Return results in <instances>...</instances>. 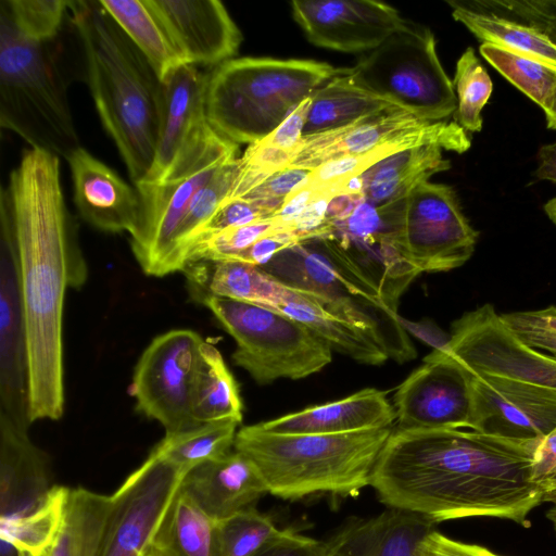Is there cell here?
<instances>
[{
	"label": "cell",
	"mask_w": 556,
	"mask_h": 556,
	"mask_svg": "<svg viewBox=\"0 0 556 556\" xmlns=\"http://www.w3.org/2000/svg\"><path fill=\"white\" fill-rule=\"evenodd\" d=\"M540 438L471 429L392 430L370 485L389 508L441 522L467 517L508 519L529 527L544 502L533 478Z\"/></svg>",
	"instance_id": "cell-1"
},
{
	"label": "cell",
	"mask_w": 556,
	"mask_h": 556,
	"mask_svg": "<svg viewBox=\"0 0 556 556\" xmlns=\"http://www.w3.org/2000/svg\"><path fill=\"white\" fill-rule=\"evenodd\" d=\"M22 290L30 424L64 413L63 309L67 289L88 277L75 223L61 185L60 157L23 152L7 187Z\"/></svg>",
	"instance_id": "cell-2"
},
{
	"label": "cell",
	"mask_w": 556,
	"mask_h": 556,
	"mask_svg": "<svg viewBox=\"0 0 556 556\" xmlns=\"http://www.w3.org/2000/svg\"><path fill=\"white\" fill-rule=\"evenodd\" d=\"M68 10L97 112L137 185L154 162L163 83L100 0L70 1Z\"/></svg>",
	"instance_id": "cell-3"
},
{
	"label": "cell",
	"mask_w": 556,
	"mask_h": 556,
	"mask_svg": "<svg viewBox=\"0 0 556 556\" xmlns=\"http://www.w3.org/2000/svg\"><path fill=\"white\" fill-rule=\"evenodd\" d=\"M432 353L460 366L476 394L501 402L511 432L542 438L556 430V358L520 341L493 305L454 320L448 343Z\"/></svg>",
	"instance_id": "cell-4"
},
{
	"label": "cell",
	"mask_w": 556,
	"mask_h": 556,
	"mask_svg": "<svg viewBox=\"0 0 556 556\" xmlns=\"http://www.w3.org/2000/svg\"><path fill=\"white\" fill-rule=\"evenodd\" d=\"M391 428L341 434H277L255 425L238 430L233 447L260 471L267 492L285 500L317 493L355 496L370 485Z\"/></svg>",
	"instance_id": "cell-5"
},
{
	"label": "cell",
	"mask_w": 556,
	"mask_h": 556,
	"mask_svg": "<svg viewBox=\"0 0 556 556\" xmlns=\"http://www.w3.org/2000/svg\"><path fill=\"white\" fill-rule=\"evenodd\" d=\"M348 68L313 60L239 58L208 73L206 119L235 143L274 131L305 99Z\"/></svg>",
	"instance_id": "cell-6"
},
{
	"label": "cell",
	"mask_w": 556,
	"mask_h": 556,
	"mask_svg": "<svg viewBox=\"0 0 556 556\" xmlns=\"http://www.w3.org/2000/svg\"><path fill=\"white\" fill-rule=\"evenodd\" d=\"M53 41V40H52ZM52 41L23 37L0 4V124L30 148L66 157L80 147Z\"/></svg>",
	"instance_id": "cell-7"
},
{
	"label": "cell",
	"mask_w": 556,
	"mask_h": 556,
	"mask_svg": "<svg viewBox=\"0 0 556 556\" xmlns=\"http://www.w3.org/2000/svg\"><path fill=\"white\" fill-rule=\"evenodd\" d=\"M405 199L377 205L358 193L333 198L326 232L316 238L334 264L397 313L402 293L419 274L397 244Z\"/></svg>",
	"instance_id": "cell-8"
},
{
	"label": "cell",
	"mask_w": 556,
	"mask_h": 556,
	"mask_svg": "<svg viewBox=\"0 0 556 556\" xmlns=\"http://www.w3.org/2000/svg\"><path fill=\"white\" fill-rule=\"evenodd\" d=\"M345 76L357 88L420 121H445L457 109L453 81L439 60L432 31L407 20Z\"/></svg>",
	"instance_id": "cell-9"
},
{
	"label": "cell",
	"mask_w": 556,
	"mask_h": 556,
	"mask_svg": "<svg viewBox=\"0 0 556 556\" xmlns=\"http://www.w3.org/2000/svg\"><path fill=\"white\" fill-rule=\"evenodd\" d=\"M199 302L236 341L233 364L258 384L308 377L332 359L325 341L277 309L213 295Z\"/></svg>",
	"instance_id": "cell-10"
},
{
	"label": "cell",
	"mask_w": 556,
	"mask_h": 556,
	"mask_svg": "<svg viewBox=\"0 0 556 556\" xmlns=\"http://www.w3.org/2000/svg\"><path fill=\"white\" fill-rule=\"evenodd\" d=\"M238 157L239 144L207 123L162 180L135 186L141 201V219L130 245L148 276H166L176 232L193 198L223 166Z\"/></svg>",
	"instance_id": "cell-11"
},
{
	"label": "cell",
	"mask_w": 556,
	"mask_h": 556,
	"mask_svg": "<svg viewBox=\"0 0 556 556\" xmlns=\"http://www.w3.org/2000/svg\"><path fill=\"white\" fill-rule=\"evenodd\" d=\"M288 285V295L277 311L305 325L331 350L374 366L389 357L399 363L416 357L404 329L390 325L351 298Z\"/></svg>",
	"instance_id": "cell-12"
},
{
	"label": "cell",
	"mask_w": 556,
	"mask_h": 556,
	"mask_svg": "<svg viewBox=\"0 0 556 556\" xmlns=\"http://www.w3.org/2000/svg\"><path fill=\"white\" fill-rule=\"evenodd\" d=\"M478 237L451 186L426 181L405 198L397 244L418 274L463 266L472 256Z\"/></svg>",
	"instance_id": "cell-13"
},
{
	"label": "cell",
	"mask_w": 556,
	"mask_h": 556,
	"mask_svg": "<svg viewBox=\"0 0 556 556\" xmlns=\"http://www.w3.org/2000/svg\"><path fill=\"white\" fill-rule=\"evenodd\" d=\"M204 340L190 329H173L155 337L139 357L129 393L136 409L159 421L165 433L190 428L192 390Z\"/></svg>",
	"instance_id": "cell-14"
},
{
	"label": "cell",
	"mask_w": 556,
	"mask_h": 556,
	"mask_svg": "<svg viewBox=\"0 0 556 556\" xmlns=\"http://www.w3.org/2000/svg\"><path fill=\"white\" fill-rule=\"evenodd\" d=\"M393 402L400 429L484 431L468 375L432 352L399 386Z\"/></svg>",
	"instance_id": "cell-15"
},
{
	"label": "cell",
	"mask_w": 556,
	"mask_h": 556,
	"mask_svg": "<svg viewBox=\"0 0 556 556\" xmlns=\"http://www.w3.org/2000/svg\"><path fill=\"white\" fill-rule=\"evenodd\" d=\"M186 473L152 450L112 494L101 556H143Z\"/></svg>",
	"instance_id": "cell-16"
},
{
	"label": "cell",
	"mask_w": 556,
	"mask_h": 556,
	"mask_svg": "<svg viewBox=\"0 0 556 556\" xmlns=\"http://www.w3.org/2000/svg\"><path fill=\"white\" fill-rule=\"evenodd\" d=\"M0 414L28 427V359L10 198L0 199Z\"/></svg>",
	"instance_id": "cell-17"
},
{
	"label": "cell",
	"mask_w": 556,
	"mask_h": 556,
	"mask_svg": "<svg viewBox=\"0 0 556 556\" xmlns=\"http://www.w3.org/2000/svg\"><path fill=\"white\" fill-rule=\"evenodd\" d=\"M291 10L309 42L346 53L377 48L405 22L395 8L372 0L292 1Z\"/></svg>",
	"instance_id": "cell-18"
},
{
	"label": "cell",
	"mask_w": 556,
	"mask_h": 556,
	"mask_svg": "<svg viewBox=\"0 0 556 556\" xmlns=\"http://www.w3.org/2000/svg\"><path fill=\"white\" fill-rule=\"evenodd\" d=\"M188 64L214 66L233 59L242 34L218 0H149Z\"/></svg>",
	"instance_id": "cell-19"
},
{
	"label": "cell",
	"mask_w": 556,
	"mask_h": 556,
	"mask_svg": "<svg viewBox=\"0 0 556 556\" xmlns=\"http://www.w3.org/2000/svg\"><path fill=\"white\" fill-rule=\"evenodd\" d=\"M66 161L71 168L74 201L80 216L106 232L138 231L141 201L137 188L81 146Z\"/></svg>",
	"instance_id": "cell-20"
},
{
	"label": "cell",
	"mask_w": 556,
	"mask_h": 556,
	"mask_svg": "<svg viewBox=\"0 0 556 556\" xmlns=\"http://www.w3.org/2000/svg\"><path fill=\"white\" fill-rule=\"evenodd\" d=\"M207 81L208 73L192 64L181 65L163 81V109L154 162L139 184L162 180L205 127Z\"/></svg>",
	"instance_id": "cell-21"
},
{
	"label": "cell",
	"mask_w": 556,
	"mask_h": 556,
	"mask_svg": "<svg viewBox=\"0 0 556 556\" xmlns=\"http://www.w3.org/2000/svg\"><path fill=\"white\" fill-rule=\"evenodd\" d=\"M438 146L446 151L466 152L471 141L468 132L454 121L422 124L361 154L328 161L311 170L305 186L319 198L331 201L342 195L349 181L361 177L380 161L401 151L421 147Z\"/></svg>",
	"instance_id": "cell-22"
},
{
	"label": "cell",
	"mask_w": 556,
	"mask_h": 556,
	"mask_svg": "<svg viewBox=\"0 0 556 556\" xmlns=\"http://www.w3.org/2000/svg\"><path fill=\"white\" fill-rule=\"evenodd\" d=\"M52 486L49 458L28 428L0 414V518L36 509Z\"/></svg>",
	"instance_id": "cell-23"
},
{
	"label": "cell",
	"mask_w": 556,
	"mask_h": 556,
	"mask_svg": "<svg viewBox=\"0 0 556 556\" xmlns=\"http://www.w3.org/2000/svg\"><path fill=\"white\" fill-rule=\"evenodd\" d=\"M180 489L216 521L253 507L268 493L256 466L236 450L190 469Z\"/></svg>",
	"instance_id": "cell-24"
},
{
	"label": "cell",
	"mask_w": 556,
	"mask_h": 556,
	"mask_svg": "<svg viewBox=\"0 0 556 556\" xmlns=\"http://www.w3.org/2000/svg\"><path fill=\"white\" fill-rule=\"evenodd\" d=\"M395 419V409L386 393L367 388L255 426L277 434H341L390 428Z\"/></svg>",
	"instance_id": "cell-25"
},
{
	"label": "cell",
	"mask_w": 556,
	"mask_h": 556,
	"mask_svg": "<svg viewBox=\"0 0 556 556\" xmlns=\"http://www.w3.org/2000/svg\"><path fill=\"white\" fill-rule=\"evenodd\" d=\"M433 526L425 516L390 508L345 522L321 541L317 556H415L418 543Z\"/></svg>",
	"instance_id": "cell-26"
},
{
	"label": "cell",
	"mask_w": 556,
	"mask_h": 556,
	"mask_svg": "<svg viewBox=\"0 0 556 556\" xmlns=\"http://www.w3.org/2000/svg\"><path fill=\"white\" fill-rule=\"evenodd\" d=\"M194 300L213 295L277 309L289 285L260 266L237 261H198L181 270Z\"/></svg>",
	"instance_id": "cell-27"
},
{
	"label": "cell",
	"mask_w": 556,
	"mask_h": 556,
	"mask_svg": "<svg viewBox=\"0 0 556 556\" xmlns=\"http://www.w3.org/2000/svg\"><path fill=\"white\" fill-rule=\"evenodd\" d=\"M426 123L431 122L420 121L405 111L393 109L336 130L303 136L301 150L291 166L312 170L328 161L369 151Z\"/></svg>",
	"instance_id": "cell-28"
},
{
	"label": "cell",
	"mask_w": 556,
	"mask_h": 556,
	"mask_svg": "<svg viewBox=\"0 0 556 556\" xmlns=\"http://www.w3.org/2000/svg\"><path fill=\"white\" fill-rule=\"evenodd\" d=\"M438 146H421L395 153L365 172L358 180V194L377 204L404 200L434 174L451 168Z\"/></svg>",
	"instance_id": "cell-29"
},
{
	"label": "cell",
	"mask_w": 556,
	"mask_h": 556,
	"mask_svg": "<svg viewBox=\"0 0 556 556\" xmlns=\"http://www.w3.org/2000/svg\"><path fill=\"white\" fill-rule=\"evenodd\" d=\"M147 552L154 556H220L217 521L179 486Z\"/></svg>",
	"instance_id": "cell-30"
},
{
	"label": "cell",
	"mask_w": 556,
	"mask_h": 556,
	"mask_svg": "<svg viewBox=\"0 0 556 556\" xmlns=\"http://www.w3.org/2000/svg\"><path fill=\"white\" fill-rule=\"evenodd\" d=\"M101 5L144 55L163 83L188 64L149 0H100Z\"/></svg>",
	"instance_id": "cell-31"
},
{
	"label": "cell",
	"mask_w": 556,
	"mask_h": 556,
	"mask_svg": "<svg viewBox=\"0 0 556 556\" xmlns=\"http://www.w3.org/2000/svg\"><path fill=\"white\" fill-rule=\"evenodd\" d=\"M112 507V495L71 489L64 521L49 556H101Z\"/></svg>",
	"instance_id": "cell-32"
},
{
	"label": "cell",
	"mask_w": 556,
	"mask_h": 556,
	"mask_svg": "<svg viewBox=\"0 0 556 556\" xmlns=\"http://www.w3.org/2000/svg\"><path fill=\"white\" fill-rule=\"evenodd\" d=\"M455 21L465 25L483 43L498 46L556 67V43L541 30L496 14L480 11L463 1H447Z\"/></svg>",
	"instance_id": "cell-33"
},
{
	"label": "cell",
	"mask_w": 556,
	"mask_h": 556,
	"mask_svg": "<svg viewBox=\"0 0 556 556\" xmlns=\"http://www.w3.org/2000/svg\"><path fill=\"white\" fill-rule=\"evenodd\" d=\"M192 417L195 422L224 419L242 421V401L238 384L219 350L203 341L192 390Z\"/></svg>",
	"instance_id": "cell-34"
},
{
	"label": "cell",
	"mask_w": 556,
	"mask_h": 556,
	"mask_svg": "<svg viewBox=\"0 0 556 556\" xmlns=\"http://www.w3.org/2000/svg\"><path fill=\"white\" fill-rule=\"evenodd\" d=\"M346 73L333 77L311 96L304 136L336 130L358 119L396 109L354 86L345 76Z\"/></svg>",
	"instance_id": "cell-35"
},
{
	"label": "cell",
	"mask_w": 556,
	"mask_h": 556,
	"mask_svg": "<svg viewBox=\"0 0 556 556\" xmlns=\"http://www.w3.org/2000/svg\"><path fill=\"white\" fill-rule=\"evenodd\" d=\"M71 489L53 485L36 509L0 518V539L27 556H49L61 531Z\"/></svg>",
	"instance_id": "cell-36"
},
{
	"label": "cell",
	"mask_w": 556,
	"mask_h": 556,
	"mask_svg": "<svg viewBox=\"0 0 556 556\" xmlns=\"http://www.w3.org/2000/svg\"><path fill=\"white\" fill-rule=\"evenodd\" d=\"M239 424L235 419H224L165 433L153 451L188 472L200 464L229 453L233 447Z\"/></svg>",
	"instance_id": "cell-37"
},
{
	"label": "cell",
	"mask_w": 556,
	"mask_h": 556,
	"mask_svg": "<svg viewBox=\"0 0 556 556\" xmlns=\"http://www.w3.org/2000/svg\"><path fill=\"white\" fill-rule=\"evenodd\" d=\"M239 157L223 166L193 198L176 232L166 275L181 271L193 239L227 200L238 173Z\"/></svg>",
	"instance_id": "cell-38"
},
{
	"label": "cell",
	"mask_w": 556,
	"mask_h": 556,
	"mask_svg": "<svg viewBox=\"0 0 556 556\" xmlns=\"http://www.w3.org/2000/svg\"><path fill=\"white\" fill-rule=\"evenodd\" d=\"M481 55L546 112L556 94V67L508 49L482 43Z\"/></svg>",
	"instance_id": "cell-39"
},
{
	"label": "cell",
	"mask_w": 556,
	"mask_h": 556,
	"mask_svg": "<svg viewBox=\"0 0 556 556\" xmlns=\"http://www.w3.org/2000/svg\"><path fill=\"white\" fill-rule=\"evenodd\" d=\"M453 87L457 99L454 122L467 132L480 131L481 111L491 97L493 84L471 47L456 63Z\"/></svg>",
	"instance_id": "cell-40"
},
{
	"label": "cell",
	"mask_w": 556,
	"mask_h": 556,
	"mask_svg": "<svg viewBox=\"0 0 556 556\" xmlns=\"http://www.w3.org/2000/svg\"><path fill=\"white\" fill-rule=\"evenodd\" d=\"M217 530L220 556H252L286 531L254 507L217 521Z\"/></svg>",
	"instance_id": "cell-41"
},
{
	"label": "cell",
	"mask_w": 556,
	"mask_h": 556,
	"mask_svg": "<svg viewBox=\"0 0 556 556\" xmlns=\"http://www.w3.org/2000/svg\"><path fill=\"white\" fill-rule=\"evenodd\" d=\"M283 228L294 229L292 224L273 215L244 226L224 230L195 242L186 255L185 265L198 261H235L257 240Z\"/></svg>",
	"instance_id": "cell-42"
},
{
	"label": "cell",
	"mask_w": 556,
	"mask_h": 556,
	"mask_svg": "<svg viewBox=\"0 0 556 556\" xmlns=\"http://www.w3.org/2000/svg\"><path fill=\"white\" fill-rule=\"evenodd\" d=\"M0 4L23 37L36 42H48L60 34L70 1L1 0Z\"/></svg>",
	"instance_id": "cell-43"
},
{
	"label": "cell",
	"mask_w": 556,
	"mask_h": 556,
	"mask_svg": "<svg viewBox=\"0 0 556 556\" xmlns=\"http://www.w3.org/2000/svg\"><path fill=\"white\" fill-rule=\"evenodd\" d=\"M501 319L525 344L556 358V306L501 314Z\"/></svg>",
	"instance_id": "cell-44"
},
{
	"label": "cell",
	"mask_w": 556,
	"mask_h": 556,
	"mask_svg": "<svg viewBox=\"0 0 556 556\" xmlns=\"http://www.w3.org/2000/svg\"><path fill=\"white\" fill-rule=\"evenodd\" d=\"M468 5L504 17L514 16V21L541 30L556 43V0L473 1Z\"/></svg>",
	"instance_id": "cell-45"
},
{
	"label": "cell",
	"mask_w": 556,
	"mask_h": 556,
	"mask_svg": "<svg viewBox=\"0 0 556 556\" xmlns=\"http://www.w3.org/2000/svg\"><path fill=\"white\" fill-rule=\"evenodd\" d=\"M274 214L275 211L257 201L244 198L226 201L213 218L199 231L189 249L195 242L213 235L271 217Z\"/></svg>",
	"instance_id": "cell-46"
},
{
	"label": "cell",
	"mask_w": 556,
	"mask_h": 556,
	"mask_svg": "<svg viewBox=\"0 0 556 556\" xmlns=\"http://www.w3.org/2000/svg\"><path fill=\"white\" fill-rule=\"evenodd\" d=\"M311 169L287 167L267 178L242 198L261 202L276 213L285 200L307 181Z\"/></svg>",
	"instance_id": "cell-47"
},
{
	"label": "cell",
	"mask_w": 556,
	"mask_h": 556,
	"mask_svg": "<svg viewBox=\"0 0 556 556\" xmlns=\"http://www.w3.org/2000/svg\"><path fill=\"white\" fill-rule=\"evenodd\" d=\"M306 241L308 240L294 229L283 228L264 236L235 261L261 267L268 264L281 252Z\"/></svg>",
	"instance_id": "cell-48"
},
{
	"label": "cell",
	"mask_w": 556,
	"mask_h": 556,
	"mask_svg": "<svg viewBox=\"0 0 556 556\" xmlns=\"http://www.w3.org/2000/svg\"><path fill=\"white\" fill-rule=\"evenodd\" d=\"M415 556H502L488 547L451 539L434 529L417 545Z\"/></svg>",
	"instance_id": "cell-49"
},
{
	"label": "cell",
	"mask_w": 556,
	"mask_h": 556,
	"mask_svg": "<svg viewBox=\"0 0 556 556\" xmlns=\"http://www.w3.org/2000/svg\"><path fill=\"white\" fill-rule=\"evenodd\" d=\"M320 543L321 541L286 529L281 536L252 556H317Z\"/></svg>",
	"instance_id": "cell-50"
},
{
	"label": "cell",
	"mask_w": 556,
	"mask_h": 556,
	"mask_svg": "<svg viewBox=\"0 0 556 556\" xmlns=\"http://www.w3.org/2000/svg\"><path fill=\"white\" fill-rule=\"evenodd\" d=\"M554 476H556V430L539 439L533 464V478L536 482L542 483Z\"/></svg>",
	"instance_id": "cell-51"
},
{
	"label": "cell",
	"mask_w": 556,
	"mask_h": 556,
	"mask_svg": "<svg viewBox=\"0 0 556 556\" xmlns=\"http://www.w3.org/2000/svg\"><path fill=\"white\" fill-rule=\"evenodd\" d=\"M399 319L406 332L413 333L414 337L431 345L433 350H443L450 341V336L430 319L420 321H410L402 317H399Z\"/></svg>",
	"instance_id": "cell-52"
},
{
	"label": "cell",
	"mask_w": 556,
	"mask_h": 556,
	"mask_svg": "<svg viewBox=\"0 0 556 556\" xmlns=\"http://www.w3.org/2000/svg\"><path fill=\"white\" fill-rule=\"evenodd\" d=\"M535 176L556 184V142L541 147Z\"/></svg>",
	"instance_id": "cell-53"
},
{
	"label": "cell",
	"mask_w": 556,
	"mask_h": 556,
	"mask_svg": "<svg viewBox=\"0 0 556 556\" xmlns=\"http://www.w3.org/2000/svg\"><path fill=\"white\" fill-rule=\"evenodd\" d=\"M0 556H25V554L10 542L0 539Z\"/></svg>",
	"instance_id": "cell-54"
},
{
	"label": "cell",
	"mask_w": 556,
	"mask_h": 556,
	"mask_svg": "<svg viewBox=\"0 0 556 556\" xmlns=\"http://www.w3.org/2000/svg\"><path fill=\"white\" fill-rule=\"evenodd\" d=\"M541 484L544 490V502L556 495V476L543 481Z\"/></svg>",
	"instance_id": "cell-55"
},
{
	"label": "cell",
	"mask_w": 556,
	"mask_h": 556,
	"mask_svg": "<svg viewBox=\"0 0 556 556\" xmlns=\"http://www.w3.org/2000/svg\"><path fill=\"white\" fill-rule=\"evenodd\" d=\"M546 116L547 127L549 129H556V94L549 109L544 112Z\"/></svg>",
	"instance_id": "cell-56"
},
{
	"label": "cell",
	"mask_w": 556,
	"mask_h": 556,
	"mask_svg": "<svg viewBox=\"0 0 556 556\" xmlns=\"http://www.w3.org/2000/svg\"><path fill=\"white\" fill-rule=\"evenodd\" d=\"M543 208L548 218L556 226V197L552 198L548 202H546Z\"/></svg>",
	"instance_id": "cell-57"
},
{
	"label": "cell",
	"mask_w": 556,
	"mask_h": 556,
	"mask_svg": "<svg viewBox=\"0 0 556 556\" xmlns=\"http://www.w3.org/2000/svg\"><path fill=\"white\" fill-rule=\"evenodd\" d=\"M546 502L552 503V506L548 508L546 513L547 519L551 521L554 531L556 533V495L549 497Z\"/></svg>",
	"instance_id": "cell-58"
},
{
	"label": "cell",
	"mask_w": 556,
	"mask_h": 556,
	"mask_svg": "<svg viewBox=\"0 0 556 556\" xmlns=\"http://www.w3.org/2000/svg\"><path fill=\"white\" fill-rule=\"evenodd\" d=\"M143 556H154V555H152L151 553L146 552V553L143 554Z\"/></svg>",
	"instance_id": "cell-59"
},
{
	"label": "cell",
	"mask_w": 556,
	"mask_h": 556,
	"mask_svg": "<svg viewBox=\"0 0 556 556\" xmlns=\"http://www.w3.org/2000/svg\"><path fill=\"white\" fill-rule=\"evenodd\" d=\"M25 556H27V555H25Z\"/></svg>",
	"instance_id": "cell-60"
}]
</instances>
